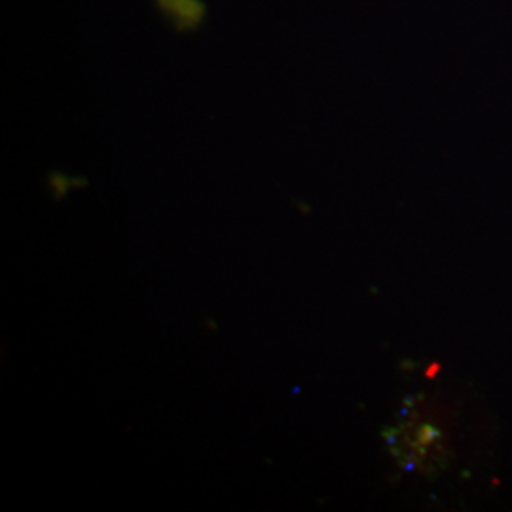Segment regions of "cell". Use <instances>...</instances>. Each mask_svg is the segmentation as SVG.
<instances>
[{"mask_svg":"<svg viewBox=\"0 0 512 512\" xmlns=\"http://www.w3.org/2000/svg\"><path fill=\"white\" fill-rule=\"evenodd\" d=\"M158 4L179 27H194L202 21L203 6L198 0H158Z\"/></svg>","mask_w":512,"mask_h":512,"instance_id":"cell-1","label":"cell"}]
</instances>
